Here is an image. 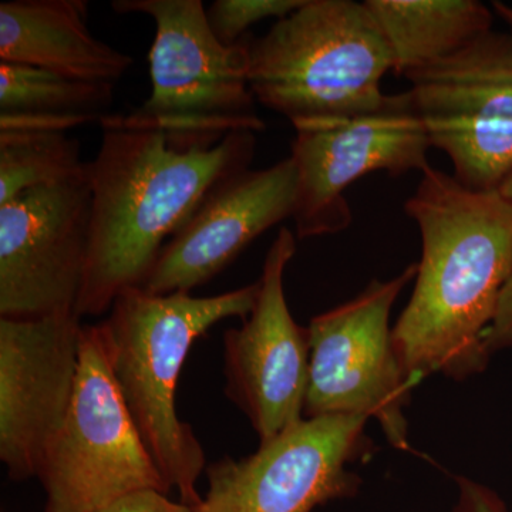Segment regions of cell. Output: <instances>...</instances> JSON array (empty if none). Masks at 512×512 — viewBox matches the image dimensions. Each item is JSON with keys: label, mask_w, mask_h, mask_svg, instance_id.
<instances>
[{"label": "cell", "mask_w": 512, "mask_h": 512, "mask_svg": "<svg viewBox=\"0 0 512 512\" xmlns=\"http://www.w3.org/2000/svg\"><path fill=\"white\" fill-rule=\"evenodd\" d=\"M92 229L86 173L0 205V318L74 313Z\"/></svg>", "instance_id": "11"}, {"label": "cell", "mask_w": 512, "mask_h": 512, "mask_svg": "<svg viewBox=\"0 0 512 512\" xmlns=\"http://www.w3.org/2000/svg\"><path fill=\"white\" fill-rule=\"evenodd\" d=\"M298 175L292 220L301 239L339 234L352 224L345 191L366 175L400 177L429 167L431 147L409 90L386 94L377 109L295 126Z\"/></svg>", "instance_id": "10"}, {"label": "cell", "mask_w": 512, "mask_h": 512, "mask_svg": "<svg viewBox=\"0 0 512 512\" xmlns=\"http://www.w3.org/2000/svg\"><path fill=\"white\" fill-rule=\"evenodd\" d=\"M363 416L303 419L244 458L208 464L207 493L197 512H312L352 498L362 480L350 466L375 444Z\"/></svg>", "instance_id": "9"}, {"label": "cell", "mask_w": 512, "mask_h": 512, "mask_svg": "<svg viewBox=\"0 0 512 512\" xmlns=\"http://www.w3.org/2000/svg\"><path fill=\"white\" fill-rule=\"evenodd\" d=\"M500 192L504 195L505 198H507V200L512 201V175L510 178H508L507 181H505V184L503 187H501Z\"/></svg>", "instance_id": "24"}, {"label": "cell", "mask_w": 512, "mask_h": 512, "mask_svg": "<svg viewBox=\"0 0 512 512\" xmlns=\"http://www.w3.org/2000/svg\"><path fill=\"white\" fill-rule=\"evenodd\" d=\"M460 497L454 512H508L500 497L490 488L466 477H456Z\"/></svg>", "instance_id": "22"}, {"label": "cell", "mask_w": 512, "mask_h": 512, "mask_svg": "<svg viewBox=\"0 0 512 512\" xmlns=\"http://www.w3.org/2000/svg\"><path fill=\"white\" fill-rule=\"evenodd\" d=\"M365 5L386 37L393 72L404 77L493 30V12L477 0H366Z\"/></svg>", "instance_id": "16"}, {"label": "cell", "mask_w": 512, "mask_h": 512, "mask_svg": "<svg viewBox=\"0 0 512 512\" xmlns=\"http://www.w3.org/2000/svg\"><path fill=\"white\" fill-rule=\"evenodd\" d=\"M82 319L0 318V460L15 481L37 477L72 402Z\"/></svg>", "instance_id": "13"}, {"label": "cell", "mask_w": 512, "mask_h": 512, "mask_svg": "<svg viewBox=\"0 0 512 512\" xmlns=\"http://www.w3.org/2000/svg\"><path fill=\"white\" fill-rule=\"evenodd\" d=\"M295 252V234L282 227L266 254L254 309L224 335L225 394L248 417L259 444L305 419L308 328L293 319L284 288Z\"/></svg>", "instance_id": "12"}, {"label": "cell", "mask_w": 512, "mask_h": 512, "mask_svg": "<svg viewBox=\"0 0 512 512\" xmlns=\"http://www.w3.org/2000/svg\"><path fill=\"white\" fill-rule=\"evenodd\" d=\"M404 211L421 234L410 301L393 326L404 375L464 382L487 369L485 333L512 269V201L429 167Z\"/></svg>", "instance_id": "1"}, {"label": "cell", "mask_w": 512, "mask_h": 512, "mask_svg": "<svg viewBox=\"0 0 512 512\" xmlns=\"http://www.w3.org/2000/svg\"><path fill=\"white\" fill-rule=\"evenodd\" d=\"M512 348V269L505 282L493 322L485 333V349L493 356L504 349Z\"/></svg>", "instance_id": "21"}, {"label": "cell", "mask_w": 512, "mask_h": 512, "mask_svg": "<svg viewBox=\"0 0 512 512\" xmlns=\"http://www.w3.org/2000/svg\"><path fill=\"white\" fill-rule=\"evenodd\" d=\"M431 147L458 183L500 191L512 175V32L485 33L456 55L407 74Z\"/></svg>", "instance_id": "8"}, {"label": "cell", "mask_w": 512, "mask_h": 512, "mask_svg": "<svg viewBox=\"0 0 512 512\" xmlns=\"http://www.w3.org/2000/svg\"><path fill=\"white\" fill-rule=\"evenodd\" d=\"M92 188L89 259L77 318L109 312L121 293L141 289L161 249L221 181L249 170L256 137L229 134L207 150L180 151L154 131L101 123Z\"/></svg>", "instance_id": "2"}, {"label": "cell", "mask_w": 512, "mask_h": 512, "mask_svg": "<svg viewBox=\"0 0 512 512\" xmlns=\"http://www.w3.org/2000/svg\"><path fill=\"white\" fill-rule=\"evenodd\" d=\"M97 512H197L180 501L168 498L167 493L158 490H141L124 495Z\"/></svg>", "instance_id": "20"}, {"label": "cell", "mask_w": 512, "mask_h": 512, "mask_svg": "<svg viewBox=\"0 0 512 512\" xmlns=\"http://www.w3.org/2000/svg\"><path fill=\"white\" fill-rule=\"evenodd\" d=\"M305 0H217L207 8L211 32L225 46H234L248 36V29L262 20L291 15Z\"/></svg>", "instance_id": "19"}, {"label": "cell", "mask_w": 512, "mask_h": 512, "mask_svg": "<svg viewBox=\"0 0 512 512\" xmlns=\"http://www.w3.org/2000/svg\"><path fill=\"white\" fill-rule=\"evenodd\" d=\"M114 84L0 62V131L69 133L110 116Z\"/></svg>", "instance_id": "17"}, {"label": "cell", "mask_w": 512, "mask_h": 512, "mask_svg": "<svg viewBox=\"0 0 512 512\" xmlns=\"http://www.w3.org/2000/svg\"><path fill=\"white\" fill-rule=\"evenodd\" d=\"M117 13H144L156 36L148 53L151 93L128 114L101 123L154 131L180 151L207 150L239 131L266 124L249 87L251 36L222 45L211 32L201 0H116Z\"/></svg>", "instance_id": "4"}, {"label": "cell", "mask_w": 512, "mask_h": 512, "mask_svg": "<svg viewBox=\"0 0 512 512\" xmlns=\"http://www.w3.org/2000/svg\"><path fill=\"white\" fill-rule=\"evenodd\" d=\"M416 274L412 264L389 281L375 279L356 298L312 318L305 419L363 416L379 424L390 446L410 450L404 410L416 384L394 350L390 316Z\"/></svg>", "instance_id": "7"}, {"label": "cell", "mask_w": 512, "mask_h": 512, "mask_svg": "<svg viewBox=\"0 0 512 512\" xmlns=\"http://www.w3.org/2000/svg\"><path fill=\"white\" fill-rule=\"evenodd\" d=\"M296 195L291 157L225 178L168 239L141 289L170 295L208 284L254 239L293 217Z\"/></svg>", "instance_id": "14"}, {"label": "cell", "mask_w": 512, "mask_h": 512, "mask_svg": "<svg viewBox=\"0 0 512 512\" xmlns=\"http://www.w3.org/2000/svg\"><path fill=\"white\" fill-rule=\"evenodd\" d=\"M87 9L84 0L0 3V62L25 64L83 82L116 83L134 59L92 35Z\"/></svg>", "instance_id": "15"}, {"label": "cell", "mask_w": 512, "mask_h": 512, "mask_svg": "<svg viewBox=\"0 0 512 512\" xmlns=\"http://www.w3.org/2000/svg\"><path fill=\"white\" fill-rule=\"evenodd\" d=\"M493 5L495 13L507 22V25L510 26V30L512 32V6L504 5V3L501 2H494Z\"/></svg>", "instance_id": "23"}, {"label": "cell", "mask_w": 512, "mask_h": 512, "mask_svg": "<svg viewBox=\"0 0 512 512\" xmlns=\"http://www.w3.org/2000/svg\"><path fill=\"white\" fill-rule=\"evenodd\" d=\"M258 281L208 298L187 292L153 295L130 289L117 296L101 322L114 379L148 453L168 490L197 508L198 478L207 468L204 448L177 413L181 370L195 340L221 320L247 319Z\"/></svg>", "instance_id": "3"}, {"label": "cell", "mask_w": 512, "mask_h": 512, "mask_svg": "<svg viewBox=\"0 0 512 512\" xmlns=\"http://www.w3.org/2000/svg\"><path fill=\"white\" fill-rule=\"evenodd\" d=\"M249 87L292 126L345 119L382 104L393 70L386 37L365 2L305 0L252 39Z\"/></svg>", "instance_id": "5"}, {"label": "cell", "mask_w": 512, "mask_h": 512, "mask_svg": "<svg viewBox=\"0 0 512 512\" xmlns=\"http://www.w3.org/2000/svg\"><path fill=\"white\" fill-rule=\"evenodd\" d=\"M86 167L79 140L69 133L0 131V205L30 188L79 177Z\"/></svg>", "instance_id": "18"}, {"label": "cell", "mask_w": 512, "mask_h": 512, "mask_svg": "<svg viewBox=\"0 0 512 512\" xmlns=\"http://www.w3.org/2000/svg\"><path fill=\"white\" fill-rule=\"evenodd\" d=\"M37 478L45 512H97L136 491L170 493L114 379L101 323L83 325L72 402Z\"/></svg>", "instance_id": "6"}]
</instances>
